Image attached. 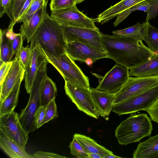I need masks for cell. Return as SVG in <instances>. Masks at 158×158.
Returning a JSON list of instances; mask_svg holds the SVG:
<instances>
[{
	"label": "cell",
	"mask_w": 158,
	"mask_h": 158,
	"mask_svg": "<svg viewBox=\"0 0 158 158\" xmlns=\"http://www.w3.org/2000/svg\"><path fill=\"white\" fill-rule=\"evenodd\" d=\"M85 0H77V4L80 3Z\"/></svg>",
	"instance_id": "cell-44"
},
{
	"label": "cell",
	"mask_w": 158,
	"mask_h": 158,
	"mask_svg": "<svg viewBox=\"0 0 158 158\" xmlns=\"http://www.w3.org/2000/svg\"><path fill=\"white\" fill-rule=\"evenodd\" d=\"M146 111L150 116L151 120L158 123V99Z\"/></svg>",
	"instance_id": "cell-37"
},
{
	"label": "cell",
	"mask_w": 158,
	"mask_h": 158,
	"mask_svg": "<svg viewBox=\"0 0 158 158\" xmlns=\"http://www.w3.org/2000/svg\"><path fill=\"white\" fill-rule=\"evenodd\" d=\"M0 147L11 158H35L27 153L25 149L8 137L0 129Z\"/></svg>",
	"instance_id": "cell-17"
},
{
	"label": "cell",
	"mask_w": 158,
	"mask_h": 158,
	"mask_svg": "<svg viewBox=\"0 0 158 158\" xmlns=\"http://www.w3.org/2000/svg\"><path fill=\"white\" fill-rule=\"evenodd\" d=\"M57 89L55 83L47 74L42 81L40 90L41 105L47 106L57 95Z\"/></svg>",
	"instance_id": "cell-22"
},
{
	"label": "cell",
	"mask_w": 158,
	"mask_h": 158,
	"mask_svg": "<svg viewBox=\"0 0 158 158\" xmlns=\"http://www.w3.org/2000/svg\"><path fill=\"white\" fill-rule=\"evenodd\" d=\"M16 55L18 56L22 65L25 70L30 65L32 59V50L28 45L22 46Z\"/></svg>",
	"instance_id": "cell-30"
},
{
	"label": "cell",
	"mask_w": 158,
	"mask_h": 158,
	"mask_svg": "<svg viewBox=\"0 0 158 158\" xmlns=\"http://www.w3.org/2000/svg\"><path fill=\"white\" fill-rule=\"evenodd\" d=\"M23 38L21 33L17 34L15 38L12 41V46L14 55H16L22 47Z\"/></svg>",
	"instance_id": "cell-35"
},
{
	"label": "cell",
	"mask_w": 158,
	"mask_h": 158,
	"mask_svg": "<svg viewBox=\"0 0 158 158\" xmlns=\"http://www.w3.org/2000/svg\"><path fill=\"white\" fill-rule=\"evenodd\" d=\"M80 143L88 153H94L99 154L102 158L113 153L97 143L89 137L83 135L75 133L73 135Z\"/></svg>",
	"instance_id": "cell-21"
},
{
	"label": "cell",
	"mask_w": 158,
	"mask_h": 158,
	"mask_svg": "<svg viewBox=\"0 0 158 158\" xmlns=\"http://www.w3.org/2000/svg\"><path fill=\"white\" fill-rule=\"evenodd\" d=\"M150 5L147 0L134 5L124 11L118 15L113 23L115 27L123 22L131 13L136 10H139L147 13L150 9Z\"/></svg>",
	"instance_id": "cell-27"
},
{
	"label": "cell",
	"mask_w": 158,
	"mask_h": 158,
	"mask_svg": "<svg viewBox=\"0 0 158 158\" xmlns=\"http://www.w3.org/2000/svg\"><path fill=\"white\" fill-rule=\"evenodd\" d=\"M71 154L77 158H89L88 153L74 137L69 145Z\"/></svg>",
	"instance_id": "cell-31"
},
{
	"label": "cell",
	"mask_w": 158,
	"mask_h": 158,
	"mask_svg": "<svg viewBox=\"0 0 158 158\" xmlns=\"http://www.w3.org/2000/svg\"><path fill=\"white\" fill-rule=\"evenodd\" d=\"M32 1V0H27L26 1L19 12L18 17L16 20V23H18L19 21L26 14L30 7Z\"/></svg>",
	"instance_id": "cell-40"
},
{
	"label": "cell",
	"mask_w": 158,
	"mask_h": 158,
	"mask_svg": "<svg viewBox=\"0 0 158 158\" xmlns=\"http://www.w3.org/2000/svg\"><path fill=\"white\" fill-rule=\"evenodd\" d=\"M129 74L135 77L158 75V54L145 63L130 69Z\"/></svg>",
	"instance_id": "cell-20"
},
{
	"label": "cell",
	"mask_w": 158,
	"mask_h": 158,
	"mask_svg": "<svg viewBox=\"0 0 158 158\" xmlns=\"http://www.w3.org/2000/svg\"><path fill=\"white\" fill-rule=\"evenodd\" d=\"M27 0H11L6 10V13L10 20V23H16L19 15Z\"/></svg>",
	"instance_id": "cell-29"
},
{
	"label": "cell",
	"mask_w": 158,
	"mask_h": 158,
	"mask_svg": "<svg viewBox=\"0 0 158 158\" xmlns=\"http://www.w3.org/2000/svg\"><path fill=\"white\" fill-rule=\"evenodd\" d=\"M66 52L73 60L85 62L89 60L95 62L99 59L107 58L106 53L92 48L84 44L72 41L67 43Z\"/></svg>",
	"instance_id": "cell-13"
},
{
	"label": "cell",
	"mask_w": 158,
	"mask_h": 158,
	"mask_svg": "<svg viewBox=\"0 0 158 158\" xmlns=\"http://www.w3.org/2000/svg\"><path fill=\"white\" fill-rule=\"evenodd\" d=\"M47 5H45L37 11L26 25L21 26L20 33L23 39H26L28 43L32 40L47 13Z\"/></svg>",
	"instance_id": "cell-19"
},
{
	"label": "cell",
	"mask_w": 158,
	"mask_h": 158,
	"mask_svg": "<svg viewBox=\"0 0 158 158\" xmlns=\"http://www.w3.org/2000/svg\"><path fill=\"white\" fill-rule=\"evenodd\" d=\"M90 89L92 98L98 109L100 115L108 120L115 104V93Z\"/></svg>",
	"instance_id": "cell-16"
},
{
	"label": "cell",
	"mask_w": 158,
	"mask_h": 158,
	"mask_svg": "<svg viewBox=\"0 0 158 158\" xmlns=\"http://www.w3.org/2000/svg\"><path fill=\"white\" fill-rule=\"evenodd\" d=\"M39 46L46 60L58 71L65 81L85 87H90L89 78L67 54L54 56L44 50Z\"/></svg>",
	"instance_id": "cell-5"
},
{
	"label": "cell",
	"mask_w": 158,
	"mask_h": 158,
	"mask_svg": "<svg viewBox=\"0 0 158 158\" xmlns=\"http://www.w3.org/2000/svg\"><path fill=\"white\" fill-rule=\"evenodd\" d=\"M32 56L30 66L25 70L24 86L27 93L30 94L39 70L44 63L47 61L38 46L32 50Z\"/></svg>",
	"instance_id": "cell-15"
},
{
	"label": "cell",
	"mask_w": 158,
	"mask_h": 158,
	"mask_svg": "<svg viewBox=\"0 0 158 158\" xmlns=\"http://www.w3.org/2000/svg\"><path fill=\"white\" fill-rule=\"evenodd\" d=\"M0 58L4 62L10 61L13 56L12 41L6 35L4 30L0 29Z\"/></svg>",
	"instance_id": "cell-25"
},
{
	"label": "cell",
	"mask_w": 158,
	"mask_h": 158,
	"mask_svg": "<svg viewBox=\"0 0 158 158\" xmlns=\"http://www.w3.org/2000/svg\"><path fill=\"white\" fill-rule=\"evenodd\" d=\"M133 156L134 158H158V134L140 142Z\"/></svg>",
	"instance_id": "cell-18"
},
{
	"label": "cell",
	"mask_w": 158,
	"mask_h": 158,
	"mask_svg": "<svg viewBox=\"0 0 158 158\" xmlns=\"http://www.w3.org/2000/svg\"><path fill=\"white\" fill-rule=\"evenodd\" d=\"M58 116L57 106L55 102V98H54L47 105L45 117L40 125V127Z\"/></svg>",
	"instance_id": "cell-32"
},
{
	"label": "cell",
	"mask_w": 158,
	"mask_h": 158,
	"mask_svg": "<svg viewBox=\"0 0 158 158\" xmlns=\"http://www.w3.org/2000/svg\"><path fill=\"white\" fill-rule=\"evenodd\" d=\"M149 22L140 23H138L135 25L120 30L113 31L112 33L114 35L132 37L143 40L146 35Z\"/></svg>",
	"instance_id": "cell-23"
},
{
	"label": "cell",
	"mask_w": 158,
	"mask_h": 158,
	"mask_svg": "<svg viewBox=\"0 0 158 158\" xmlns=\"http://www.w3.org/2000/svg\"><path fill=\"white\" fill-rule=\"evenodd\" d=\"M64 88L66 95L79 110L95 118H98L100 113L92 98L90 87L65 81Z\"/></svg>",
	"instance_id": "cell-7"
},
{
	"label": "cell",
	"mask_w": 158,
	"mask_h": 158,
	"mask_svg": "<svg viewBox=\"0 0 158 158\" xmlns=\"http://www.w3.org/2000/svg\"><path fill=\"white\" fill-rule=\"evenodd\" d=\"M48 1V0H32L26 14L18 23H23L22 26L26 25L37 11L47 5Z\"/></svg>",
	"instance_id": "cell-28"
},
{
	"label": "cell",
	"mask_w": 158,
	"mask_h": 158,
	"mask_svg": "<svg viewBox=\"0 0 158 158\" xmlns=\"http://www.w3.org/2000/svg\"><path fill=\"white\" fill-rule=\"evenodd\" d=\"M47 106H41L36 113L35 121L37 129L40 127V125L44 118Z\"/></svg>",
	"instance_id": "cell-38"
},
{
	"label": "cell",
	"mask_w": 158,
	"mask_h": 158,
	"mask_svg": "<svg viewBox=\"0 0 158 158\" xmlns=\"http://www.w3.org/2000/svg\"><path fill=\"white\" fill-rule=\"evenodd\" d=\"M89 158H102L98 154L94 153H88Z\"/></svg>",
	"instance_id": "cell-42"
},
{
	"label": "cell",
	"mask_w": 158,
	"mask_h": 158,
	"mask_svg": "<svg viewBox=\"0 0 158 158\" xmlns=\"http://www.w3.org/2000/svg\"><path fill=\"white\" fill-rule=\"evenodd\" d=\"M151 119L146 114H130L115 131V135L119 143L127 145L150 136L153 130Z\"/></svg>",
	"instance_id": "cell-3"
},
{
	"label": "cell",
	"mask_w": 158,
	"mask_h": 158,
	"mask_svg": "<svg viewBox=\"0 0 158 158\" xmlns=\"http://www.w3.org/2000/svg\"><path fill=\"white\" fill-rule=\"evenodd\" d=\"M144 40L148 48L156 54H158V28L149 24L146 35L143 37Z\"/></svg>",
	"instance_id": "cell-26"
},
{
	"label": "cell",
	"mask_w": 158,
	"mask_h": 158,
	"mask_svg": "<svg viewBox=\"0 0 158 158\" xmlns=\"http://www.w3.org/2000/svg\"><path fill=\"white\" fill-rule=\"evenodd\" d=\"M21 82L17 84L12 91L0 105V114L10 112L14 110L18 104Z\"/></svg>",
	"instance_id": "cell-24"
},
{
	"label": "cell",
	"mask_w": 158,
	"mask_h": 158,
	"mask_svg": "<svg viewBox=\"0 0 158 158\" xmlns=\"http://www.w3.org/2000/svg\"><path fill=\"white\" fill-rule=\"evenodd\" d=\"M51 17L60 24L99 30L91 19L80 11L76 5L51 11Z\"/></svg>",
	"instance_id": "cell-10"
},
{
	"label": "cell",
	"mask_w": 158,
	"mask_h": 158,
	"mask_svg": "<svg viewBox=\"0 0 158 158\" xmlns=\"http://www.w3.org/2000/svg\"><path fill=\"white\" fill-rule=\"evenodd\" d=\"M67 43L79 42L92 48L106 53L102 42L99 30L61 25Z\"/></svg>",
	"instance_id": "cell-8"
},
{
	"label": "cell",
	"mask_w": 158,
	"mask_h": 158,
	"mask_svg": "<svg viewBox=\"0 0 158 158\" xmlns=\"http://www.w3.org/2000/svg\"><path fill=\"white\" fill-rule=\"evenodd\" d=\"M150 7L147 13L145 22L149 21L156 17L158 14V0H147Z\"/></svg>",
	"instance_id": "cell-34"
},
{
	"label": "cell",
	"mask_w": 158,
	"mask_h": 158,
	"mask_svg": "<svg viewBox=\"0 0 158 158\" xmlns=\"http://www.w3.org/2000/svg\"><path fill=\"white\" fill-rule=\"evenodd\" d=\"M33 156L35 158H61L66 157L64 156H61L55 153L40 151L35 152Z\"/></svg>",
	"instance_id": "cell-39"
},
{
	"label": "cell",
	"mask_w": 158,
	"mask_h": 158,
	"mask_svg": "<svg viewBox=\"0 0 158 158\" xmlns=\"http://www.w3.org/2000/svg\"><path fill=\"white\" fill-rule=\"evenodd\" d=\"M158 84V75L146 77H129L115 93V104L123 102Z\"/></svg>",
	"instance_id": "cell-11"
},
{
	"label": "cell",
	"mask_w": 158,
	"mask_h": 158,
	"mask_svg": "<svg viewBox=\"0 0 158 158\" xmlns=\"http://www.w3.org/2000/svg\"><path fill=\"white\" fill-rule=\"evenodd\" d=\"M19 115L14 110L0 114V129L10 139L25 149L29 139L28 133L21 124Z\"/></svg>",
	"instance_id": "cell-9"
},
{
	"label": "cell",
	"mask_w": 158,
	"mask_h": 158,
	"mask_svg": "<svg viewBox=\"0 0 158 158\" xmlns=\"http://www.w3.org/2000/svg\"><path fill=\"white\" fill-rule=\"evenodd\" d=\"M30 42L31 50L37 45L54 56L66 52L67 42L62 27L47 13Z\"/></svg>",
	"instance_id": "cell-2"
},
{
	"label": "cell",
	"mask_w": 158,
	"mask_h": 158,
	"mask_svg": "<svg viewBox=\"0 0 158 158\" xmlns=\"http://www.w3.org/2000/svg\"><path fill=\"white\" fill-rule=\"evenodd\" d=\"M102 43L107 58L129 69L144 64L156 54L136 38L101 33Z\"/></svg>",
	"instance_id": "cell-1"
},
{
	"label": "cell",
	"mask_w": 158,
	"mask_h": 158,
	"mask_svg": "<svg viewBox=\"0 0 158 158\" xmlns=\"http://www.w3.org/2000/svg\"><path fill=\"white\" fill-rule=\"evenodd\" d=\"M48 63L47 61L45 62L39 70L30 93L28 103L25 108L21 110L19 115L20 122L28 133L37 129L35 124V116L41 106L40 88L43 80L47 74Z\"/></svg>",
	"instance_id": "cell-4"
},
{
	"label": "cell",
	"mask_w": 158,
	"mask_h": 158,
	"mask_svg": "<svg viewBox=\"0 0 158 158\" xmlns=\"http://www.w3.org/2000/svg\"><path fill=\"white\" fill-rule=\"evenodd\" d=\"M11 0H0V17L1 18L5 13L6 10Z\"/></svg>",
	"instance_id": "cell-41"
},
{
	"label": "cell",
	"mask_w": 158,
	"mask_h": 158,
	"mask_svg": "<svg viewBox=\"0 0 158 158\" xmlns=\"http://www.w3.org/2000/svg\"><path fill=\"white\" fill-rule=\"evenodd\" d=\"M12 64V60L5 62L2 66H0V85L4 81Z\"/></svg>",
	"instance_id": "cell-36"
},
{
	"label": "cell",
	"mask_w": 158,
	"mask_h": 158,
	"mask_svg": "<svg viewBox=\"0 0 158 158\" xmlns=\"http://www.w3.org/2000/svg\"><path fill=\"white\" fill-rule=\"evenodd\" d=\"M121 158L119 156L114 155L113 154L105 156L104 158Z\"/></svg>",
	"instance_id": "cell-43"
},
{
	"label": "cell",
	"mask_w": 158,
	"mask_h": 158,
	"mask_svg": "<svg viewBox=\"0 0 158 158\" xmlns=\"http://www.w3.org/2000/svg\"><path fill=\"white\" fill-rule=\"evenodd\" d=\"M12 65L4 81L1 85L0 105L10 93L15 86L21 82L24 76L25 69L17 55L12 60Z\"/></svg>",
	"instance_id": "cell-14"
},
{
	"label": "cell",
	"mask_w": 158,
	"mask_h": 158,
	"mask_svg": "<svg viewBox=\"0 0 158 158\" xmlns=\"http://www.w3.org/2000/svg\"><path fill=\"white\" fill-rule=\"evenodd\" d=\"M129 69L116 64L107 72L95 88L112 94L117 93L127 81L130 77Z\"/></svg>",
	"instance_id": "cell-12"
},
{
	"label": "cell",
	"mask_w": 158,
	"mask_h": 158,
	"mask_svg": "<svg viewBox=\"0 0 158 158\" xmlns=\"http://www.w3.org/2000/svg\"><path fill=\"white\" fill-rule=\"evenodd\" d=\"M158 99V84L126 100L114 104L112 111L119 115L145 111Z\"/></svg>",
	"instance_id": "cell-6"
},
{
	"label": "cell",
	"mask_w": 158,
	"mask_h": 158,
	"mask_svg": "<svg viewBox=\"0 0 158 158\" xmlns=\"http://www.w3.org/2000/svg\"><path fill=\"white\" fill-rule=\"evenodd\" d=\"M77 0H51L50 7L51 11L70 7L76 5Z\"/></svg>",
	"instance_id": "cell-33"
}]
</instances>
